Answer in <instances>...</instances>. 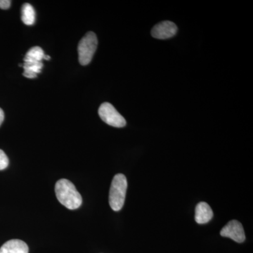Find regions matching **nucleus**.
Instances as JSON below:
<instances>
[{
  "label": "nucleus",
  "instance_id": "obj_1",
  "mask_svg": "<svg viewBox=\"0 0 253 253\" xmlns=\"http://www.w3.org/2000/svg\"><path fill=\"white\" fill-rule=\"evenodd\" d=\"M55 192L58 201L69 210H76L81 207L83 199L76 186L71 181L61 179L56 182Z\"/></svg>",
  "mask_w": 253,
  "mask_h": 253
},
{
  "label": "nucleus",
  "instance_id": "obj_2",
  "mask_svg": "<svg viewBox=\"0 0 253 253\" xmlns=\"http://www.w3.org/2000/svg\"><path fill=\"white\" fill-rule=\"evenodd\" d=\"M127 181L123 174H118L113 177L109 191V204L113 211L118 212L124 206Z\"/></svg>",
  "mask_w": 253,
  "mask_h": 253
},
{
  "label": "nucleus",
  "instance_id": "obj_3",
  "mask_svg": "<svg viewBox=\"0 0 253 253\" xmlns=\"http://www.w3.org/2000/svg\"><path fill=\"white\" fill-rule=\"evenodd\" d=\"M97 45V37L93 32H89L82 38L78 47L79 62L81 65L86 66L91 62Z\"/></svg>",
  "mask_w": 253,
  "mask_h": 253
},
{
  "label": "nucleus",
  "instance_id": "obj_4",
  "mask_svg": "<svg viewBox=\"0 0 253 253\" xmlns=\"http://www.w3.org/2000/svg\"><path fill=\"white\" fill-rule=\"evenodd\" d=\"M99 115L101 119L109 126L114 127H123L126 126V119L110 103H104L100 106Z\"/></svg>",
  "mask_w": 253,
  "mask_h": 253
},
{
  "label": "nucleus",
  "instance_id": "obj_5",
  "mask_svg": "<svg viewBox=\"0 0 253 253\" xmlns=\"http://www.w3.org/2000/svg\"><path fill=\"white\" fill-rule=\"evenodd\" d=\"M220 235L234 240L239 244L244 242L246 240L244 227L239 221L236 220L229 221L224 226L220 231Z\"/></svg>",
  "mask_w": 253,
  "mask_h": 253
},
{
  "label": "nucleus",
  "instance_id": "obj_6",
  "mask_svg": "<svg viewBox=\"0 0 253 253\" xmlns=\"http://www.w3.org/2000/svg\"><path fill=\"white\" fill-rule=\"evenodd\" d=\"M177 33V27L174 23L166 21L156 25L151 31V35L156 39L166 40L172 38Z\"/></svg>",
  "mask_w": 253,
  "mask_h": 253
},
{
  "label": "nucleus",
  "instance_id": "obj_7",
  "mask_svg": "<svg viewBox=\"0 0 253 253\" xmlns=\"http://www.w3.org/2000/svg\"><path fill=\"white\" fill-rule=\"evenodd\" d=\"M28 245L18 239L9 240L0 248V253H28Z\"/></svg>",
  "mask_w": 253,
  "mask_h": 253
},
{
  "label": "nucleus",
  "instance_id": "obj_8",
  "mask_svg": "<svg viewBox=\"0 0 253 253\" xmlns=\"http://www.w3.org/2000/svg\"><path fill=\"white\" fill-rule=\"evenodd\" d=\"M212 217V210L207 203L201 202L196 206L195 219L198 224H206L209 222Z\"/></svg>",
  "mask_w": 253,
  "mask_h": 253
},
{
  "label": "nucleus",
  "instance_id": "obj_9",
  "mask_svg": "<svg viewBox=\"0 0 253 253\" xmlns=\"http://www.w3.org/2000/svg\"><path fill=\"white\" fill-rule=\"evenodd\" d=\"M21 20L24 24L32 26L36 21V12L31 4L26 3L21 9Z\"/></svg>",
  "mask_w": 253,
  "mask_h": 253
},
{
  "label": "nucleus",
  "instance_id": "obj_10",
  "mask_svg": "<svg viewBox=\"0 0 253 253\" xmlns=\"http://www.w3.org/2000/svg\"><path fill=\"white\" fill-rule=\"evenodd\" d=\"M44 51L40 46H34L28 51L24 58V61H42L44 59Z\"/></svg>",
  "mask_w": 253,
  "mask_h": 253
},
{
  "label": "nucleus",
  "instance_id": "obj_11",
  "mask_svg": "<svg viewBox=\"0 0 253 253\" xmlns=\"http://www.w3.org/2000/svg\"><path fill=\"white\" fill-rule=\"evenodd\" d=\"M43 63L42 61H24L23 68L24 71H29L38 74L41 73L42 68H43Z\"/></svg>",
  "mask_w": 253,
  "mask_h": 253
},
{
  "label": "nucleus",
  "instance_id": "obj_12",
  "mask_svg": "<svg viewBox=\"0 0 253 253\" xmlns=\"http://www.w3.org/2000/svg\"><path fill=\"white\" fill-rule=\"evenodd\" d=\"M9 166V158L2 150L0 149V170L6 169Z\"/></svg>",
  "mask_w": 253,
  "mask_h": 253
},
{
  "label": "nucleus",
  "instance_id": "obj_13",
  "mask_svg": "<svg viewBox=\"0 0 253 253\" xmlns=\"http://www.w3.org/2000/svg\"><path fill=\"white\" fill-rule=\"evenodd\" d=\"M11 4L10 0H0V9H8L11 6Z\"/></svg>",
  "mask_w": 253,
  "mask_h": 253
},
{
  "label": "nucleus",
  "instance_id": "obj_14",
  "mask_svg": "<svg viewBox=\"0 0 253 253\" xmlns=\"http://www.w3.org/2000/svg\"><path fill=\"white\" fill-rule=\"evenodd\" d=\"M23 76L24 77L27 78H37V74L36 73L31 72V71H24V72L23 73Z\"/></svg>",
  "mask_w": 253,
  "mask_h": 253
},
{
  "label": "nucleus",
  "instance_id": "obj_15",
  "mask_svg": "<svg viewBox=\"0 0 253 253\" xmlns=\"http://www.w3.org/2000/svg\"><path fill=\"white\" fill-rule=\"evenodd\" d=\"M4 113L3 110L0 108V126L2 124L3 121H4Z\"/></svg>",
  "mask_w": 253,
  "mask_h": 253
},
{
  "label": "nucleus",
  "instance_id": "obj_16",
  "mask_svg": "<svg viewBox=\"0 0 253 253\" xmlns=\"http://www.w3.org/2000/svg\"><path fill=\"white\" fill-rule=\"evenodd\" d=\"M44 59L49 60L50 59V56H46V55H44Z\"/></svg>",
  "mask_w": 253,
  "mask_h": 253
}]
</instances>
